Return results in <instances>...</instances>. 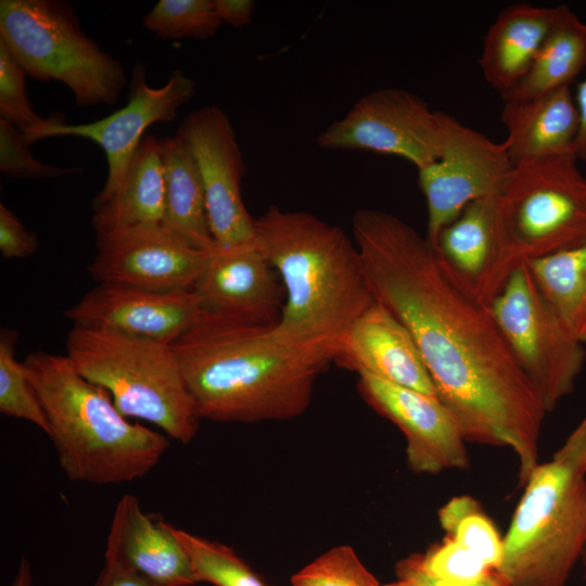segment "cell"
Here are the masks:
<instances>
[{
	"label": "cell",
	"instance_id": "cell-1",
	"mask_svg": "<svg viewBox=\"0 0 586 586\" xmlns=\"http://www.w3.org/2000/svg\"><path fill=\"white\" fill-rule=\"evenodd\" d=\"M354 242L375 302L410 332L467 443L509 447L523 486L539 463L547 410L491 307L454 278L435 247L391 213L364 208Z\"/></svg>",
	"mask_w": 586,
	"mask_h": 586
},
{
	"label": "cell",
	"instance_id": "cell-2",
	"mask_svg": "<svg viewBox=\"0 0 586 586\" xmlns=\"http://www.w3.org/2000/svg\"><path fill=\"white\" fill-rule=\"evenodd\" d=\"M171 347L200 418L217 422L301 416L329 365L282 337L273 323L204 309Z\"/></svg>",
	"mask_w": 586,
	"mask_h": 586
},
{
	"label": "cell",
	"instance_id": "cell-3",
	"mask_svg": "<svg viewBox=\"0 0 586 586\" xmlns=\"http://www.w3.org/2000/svg\"><path fill=\"white\" fill-rule=\"evenodd\" d=\"M254 229L255 242L285 292L275 330L334 362L345 334L374 302L355 242L311 213L277 205L254 218Z\"/></svg>",
	"mask_w": 586,
	"mask_h": 586
},
{
	"label": "cell",
	"instance_id": "cell-4",
	"mask_svg": "<svg viewBox=\"0 0 586 586\" xmlns=\"http://www.w3.org/2000/svg\"><path fill=\"white\" fill-rule=\"evenodd\" d=\"M22 364L68 480L95 485L128 483L158 464L169 437L129 421L110 394L79 374L66 356L39 349Z\"/></svg>",
	"mask_w": 586,
	"mask_h": 586
},
{
	"label": "cell",
	"instance_id": "cell-5",
	"mask_svg": "<svg viewBox=\"0 0 586 586\" xmlns=\"http://www.w3.org/2000/svg\"><path fill=\"white\" fill-rule=\"evenodd\" d=\"M65 356L126 418L152 423L182 444L196 435L201 418L171 345L73 326Z\"/></svg>",
	"mask_w": 586,
	"mask_h": 586
},
{
	"label": "cell",
	"instance_id": "cell-6",
	"mask_svg": "<svg viewBox=\"0 0 586 586\" xmlns=\"http://www.w3.org/2000/svg\"><path fill=\"white\" fill-rule=\"evenodd\" d=\"M523 486L497 572L509 586H565L586 546V475L551 459Z\"/></svg>",
	"mask_w": 586,
	"mask_h": 586
},
{
	"label": "cell",
	"instance_id": "cell-7",
	"mask_svg": "<svg viewBox=\"0 0 586 586\" xmlns=\"http://www.w3.org/2000/svg\"><path fill=\"white\" fill-rule=\"evenodd\" d=\"M0 40L26 75L69 88L80 107L117 102L124 66L85 33L73 7L60 0H1Z\"/></svg>",
	"mask_w": 586,
	"mask_h": 586
},
{
	"label": "cell",
	"instance_id": "cell-8",
	"mask_svg": "<svg viewBox=\"0 0 586 586\" xmlns=\"http://www.w3.org/2000/svg\"><path fill=\"white\" fill-rule=\"evenodd\" d=\"M495 227L511 272L586 242V176L574 155L514 164L494 196Z\"/></svg>",
	"mask_w": 586,
	"mask_h": 586
},
{
	"label": "cell",
	"instance_id": "cell-9",
	"mask_svg": "<svg viewBox=\"0 0 586 586\" xmlns=\"http://www.w3.org/2000/svg\"><path fill=\"white\" fill-rule=\"evenodd\" d=\"M489 307L547 412L552 411L575 388L585 344L546 301L527 264L512 272Z\"/></svg>",
	"mask_w": 586,
	"mask_h": 586
},
{
	"label": "cell",
	"instance_id": "cell-10",
	"mask_svg": "<svg viewBox=\"0 0 586 586\" xmlns=\"http://www.w3.org/2000/svg\"><path fill=\"white\" fill-rule=\"evenodd\" d=\"M195 85L192 78L176 69L165 85L153 88L146 82L143 65L136 64L129 100L124 107L99 120L79 125L66 124L65 117L56 113L21 132L28 145L56 136L85 138L100 145L106 156L107 178L93 201L95 207L110 200L120 188L145 129L154 123L174 120L179 107L195 93Z\"/></svg>",
	"mask_w": 586,
	"mask_h": 586
},
{
	"label": "cell",
	"instance_id": "cell-11",
	"mask_svg": "<svg viewBox=\"0 0 586 586\" xmlns=\"http://www.w3.org/2000/svg\"><path fill=\"white\" fill-rule=\"evenodd\" d=\"M443 140L442 112L419 95L399 88H383L358 99L340 119L317 137L329 150H365L396 155L418 170L434 163Z\"/></svg>",
	"mask_w": 586,
	"mask_h": 586
},
{
	"label": "cell",
	"instance_id": "cell-12",
	"mask_svg": "<svg viewBox=\"0 0 586 586\" xmlns=\"http://www.w3.org/2000/svg\"><path fill=\"white\" fill-rule=\"evenodd\" d=\"M438 158L418 170L428 207L426 239L435 247L442 230L469 204L495 196L514 164L505 142H495L442 112Z\"/></svg>",
	"mask_w": 586,
	"mask_h": 586
},
{
	"label": "cell",
	"instance_id": "cell-13",
	"mask_svg": "<svg viewBox=\"0 0 586 586\" xmlns=\"http://www.w3.org/2000/svg\"><path fill=\"white\" fill-rule=\"evenodd\" d=\"M95 244L88 270L99 284L161 292L192 290L208 255L163 224L98 232Z\"/></svg>",
	"mask_w": 586,
	"mask_h": 586
},
{
	"label": "cell",
	"instance_id": "cell-14",
	"mask_svg": "<svg viewBox=\"0 0 586 586\" xmlns=\"http://www.w3.org/2000/svg\"><path fill=\"white\" fill-rule=\"evenodd\" d=\"M176 136L190 149L198 165L215 246L255 241L254 218L241 194L245 165L226 113L215 105L200 107L184 118Z\"/></svg>",
	"mask_w": 586,
	"mask_h": 586
},
{
	"label": "cell",
	"instance_id": "cell-15",
	"mask_svg": "<svg viewBox=\"0 0 586 586\" xmlns=\"http://www.w3.org/2000/svg\"><path fill=\"white\" fill-rule=\"evenodd\" d=\"M358 391L379 415L393 422L406 440L408 467L416 473L467 470V441L442 402L422 392L359 373Z\"/></svg>",
	"mask_w": 586,
	"mask_h": 586
},
{
	"label": "cell",
	"instance_id": "cell-16",
	"mask_svg": "<svg viewBox=\"0 0 586 586\" xmlns=\"http://www.w3.org/2000/svg\"><path fill=\"white\" fill-rule=\"evenodd\" d=\"M203 311L193 290L150 291L98 284L65 309L74 326L104 329L171 345Z\"/></svg>",
	"mask_w": 586,
	"mask_h": 586
},
{
	"label": "cell",
	"instance_id": "cell-17",
	"mask_svg": "<svg viewBox=\"0 0 586 586\" xmlns=\"http://www.w3.org/2000/svg\"><path fill=\"white\" fill-rule=\"evenodd\" d=\"M192 290L204 310L262 324L278 321L285 300L278 272L255 241L215 246Z\"/></svg>",
	"mask_w": 586,
	"mask_h": 586
},
{
	"label": "cell",
	"instance_id": "cell-18",
	"mask_svg": "<svg viewBox=\"0 0 586 586\" xmlns=\"http://www.w3.org/2000/svg\"><path fill=\"white\" fill-rule=\"evenodd\" d=\"M104 558L105 563L161 586H193L198 583L171 524L146 514L133 494L123 495L115 506Z\"/></svg>",
	"mask_w": 586,
	"mask_h": 586
},
{
	"label": "cell",
	"instance_id": "cell-19",
	"mask_svg": "<svg viewBox=\"0 0 586 586\" xmlns=\"http://www.w3.org/2000/svg\"><path fill=\"white\" fill-rule=\"evenodd\" d=\"M334 362L437 398L410 332L375 301L349 328Z\"/></svg>",
	"mask_w": 586,
	"mask_h": 586
},
{
	"label": "cell",
	"instance_id": "cell-20",
	"mask_svg": "<svg viewBox=\"0 0 586 586\" xmlns=\"http://www.w3.org/2000/svg\"><path fill=\"white\" fill-rule=\"evenodd\" d=\"M435 250L458 283L488 306L512 275L498 243L494 196L469 204L442 230Z\"/></svg>",
	"mask_w": 586,
	"mask_h": 586
},
{
	"label": "cell",
	"instance_id": "cell-21",
	"mask_svg": "<svg viewBox=\"0 0 586 586\" xmlns=\"http://www.w3.org/2000/svg\"><path fill=\"white\" fill-rule=\"evenodd\" d=\"M500 119L513 164L574 155L579 117L571 87L528 100L505 101Z\"/></svg>",
	"mask_w": 586,
	"mask_h": 586
},
{
	"label": "cell",
	"instance_id": "cell-22",
	"mask_svg": "<svg viewBox=\"0 0 586 586\" xmlns=\"http://www.w3.org/2000/svg\"><path fill=\"white\" fill-rule=\"evenodd\" d=\"M559 10L560 5L518 2L506 7L488 27L479 64L486 82L500 95L528 72Z\"/></svg>",
	"mask_w": 586,
	"mask_h": 586
},
{
	"label": "cell",
	"instance_id": "cell-23",
	"mask_svg": "<svg viewBox=\"0 0 586 586\" xmlns=\"http://www.w3.org/2000/svg\"><path fill=\"white\" fill-rule=\"evenodd\" d=\"M165 178L160 139L145 136L136 150L118 191L93 207L95 232L137 225L163 224Z\"/></svg>",
	"mask_w": 586,
	"mask_h": 586
},
{
	"label": "cell",
	"instance_id": "cell-24",
	"mask_svg": "<svg viewBox=\"0 0 586 586\" xmlns=\"http://www.w3.org/2000/svg\"><path fill=\"white\" fill-rule=\"evenodd\" d=\"M160 143L165 178L163 225L192 246L211 253L215 249V241L195 160L177 136L162 138Z\"/></svg>",
	"mask_w": 586,
	"mask_h": 586
},
{
	"label": "cell",
	"instance_id": "cell-25",
	"mask_svg": "<svg viewBox=\"0 0 586 586\" xmlns=\"http://www.w3.org/2000/svg\"><path fill=\"white\" fill-rule=\"evenodd\" d=\"M586 66V23L560 4L558 17L525 76L505 101H523L570 87Z\"/></svg>",
	"mask_w": 586,
	"mask_h": 586
},
{
	"label": "cell",
	"instance_id": "cell-26",
	"mask_svg": "<svg viewBox=\"0 0 586 586\" xmlns=\"http://www.w3.org/2000/svg\"><path fill=\"white\" fill-rule=\"evenodd\" d=\"M527 266L546 301L572 334L586 344V242Z\"/></svg>",
	"mask_w": 586,
	"mask_h": 586
},
{
	"label": "cell",
	"instance_id": "cell-27",
	"mask_svg": "<svg viewBox=\"0 0 586 586\" xmlns=\"http://www.w3.org/2000/svg\"><path fill=\"white\" fill-rule=\"evenodd\" d=\"M437 514L446 536L475 552L491 569H499L504 539L476 499L469 495L453 497Z\"/></svg>",
	"mask_w": 586,
	"mask_h": 586
},
{
	"label": "cell",
	"instance_id": "cell-28",
	"mask_svg": "<svg viewBox=\"0 0 586 586\" xmlns=\"http://www.w3.org/2000/svg\"><path fill=\"white\" fill-rule=\"evenodd\" d=\"M171 531L186 550L198 583L214 586H266L230 547L173 525Z\"/></svg>",
	"mask_w": 586,
	"mask_h": 586
},
{
	"label": "cell",
	"instance_id": "cell-29",
	"mask_svg": "<svg viewBox=\"0 0 586 586\" xmlns=\"http://www.w3.org/2000/svg\"><path fill=\"white\" fill-rule=\"evenodd\" d=\"M18 334L8 328L0 331V411L35 424L49 436L50 428L38 395L15 357Z\"/></svg>",
	"mask_w": 586,
	"mask_h": 586
},
{
	"label": "cell",
	"instance_id": "cell-30",
	"mask_svg": "<svg viewBox=\"0 0 586 586\" xmlns=\"http://www.w3.org/2000/svg\"><path fill=\"white\" fill-rule=\"evenodd\" d=\"M221 24L213 0H160L143 17V26L164 40H205Z\"/></svg>",
	"mask_w": 586,
	"mask_h": 586
},
{
	"label": "cell",
	"instance_id": "cell-31",
	"mask_svg": "<svg viewBox=\"0 0 586 586\" xmlns=\"http://www.w3.org/2000/svg\"><path fill=\"white\" fill-rule=\"evenodd\" d=\"M292 586H381L349 546L317 557L291 578Z\"/></svg>",
	"mask_w": 586,
	"mask_h": 586
},
{
	"label": "cell",
	"instance_id": "cell-32",
	"mask_svg": "<svg viewBox=\"0 0 586 586\" xmlns=\"http://www.w3.org/2000/svg\"><path fill=\"white\" fill-rule=\"evenodd\" d=\"M419 558L430 576L447 585L472 584L496 571L475 552L448 536L424 553H419Z\"/></svg>",
	"mask_w": 586,
	"mask_h": 586
},
{
	"label": "cell",
	"instance_id": "cell-33",
	"mask_svg": "<svg viewBox=\"0 0 586 586\" xmlns=\"http://www.w3.org/2000/svg\"><path fill=\"white\" fill-rule=\"evenodd\" d=\"M25 77L21 64L0 40V119L22 132L44 120L30 103Z\"/></svg>",
	"mask_w": 586,
	"mask_h": 586
},
{
	"label": "cell",
	"instance_id": "cell-34",
	"mask_svg": "<svg viewBox=\"0 0 586 586\" xmlns=\"http://www.w3.org/2000/svg\"><path fill=\"white\" fill-rule=\"evenodd\" d=\"M22 132L13 125L0 119V170L17 179L56 178L81 173L80 167H56L36 160Z\"/></svg>",
	"mask_w": 586,
	"mask_h": 586
},
{
	"label": "cell",
	"instance_id": "cell-35",
	"mask_svg": "<svg viewBox=\"0 0 586 586\" xmlns=\"http://www.w3.org/2000/svg\"><path fill=\"white\" fill-rule=\"evenodd\" d=\"M37 235L26 229L15 214L0 205V252L5 259L25 258L38 249Z\"/></svg>",
	"mask_w": 586,
	"mask_h": 586
},
{
	"label": "cell",
	"instance_id": "cell-36",
	"mask_svg": "<svg viewBox=\"0 0 586 586\" xmlns=\"http://www.w3.org/2000/svg\"><path fill=\"white\" fill-rule=\"evenodd\" d=\"M397 578L407 579L416 586H509L506 579L493 571L479 582L464 585L443 584L430 576L421 566L419 553L410 555L396 564Z\"/></svg>",
	"mask_w": 586,
	"mask_h": 586
},
{
	"label": "cell",
	"instance_id": "cell-37",
	"mask_svg": "<svg viewBox=\"0 0 586 586\" xmlns=\"http://www.w3.org/2000/svg\"><path fill=\"white\" fill-rule=\"evenodd\" d=\"M552 459L586 475V415L553 454Z\"/></svg>",
	"mask_w": 586,
	"mask_h": 586
},
{
	"label": "cell",
	"instance_id": "cell-38",
	"mask_svg": "<svg viewBox=\"0 0 586 586\" xmlns=\"http://www.w3.org/2000/svg\"><path fill=\"white\" fill-rule=\"evenodd\" d=\"M213 7L222 24L242 27L251 23L255 3L252 0H213Z\"/></svg>",
	"mask_w": 586,
	"mask_h": 586
},
{
	"label": "cell",
	"instance_id": "cell-39",
	"mask_svg": "<svg viewBox=\"0 0 586 586\" xmlns=\"http://www.w3.org/2000/svg\"><path fill=\"white\" fill-rule=\"evenodd\" d=\"M94 586H161L141 575L104 563Z\"/></svg>",
	"mask_w": 586,
	"mask_h": 586
},
{
	"label": "cell",
	"instance_id": "cell-40",
	"mask_svg": "<svg viewBox=\"0 0 586 586\" xmlns=\"http://www.w3.org/2000/svg\"><path fill=\"white\" fill-rule=\"evenodd\" d=\"M574 98L579 117V129L574 145V155L577 161L586 162V78L577 85Z\"/></svg>",
	"mask_w": 586,
	"mask_h": 586
},
{
	"label": "cell",
	"instance_id": "cell-41",
	"mask_svg": "<svg viewBox=\"0 0 586 586\" xmlns=\"http://www.w3.org/2000/svg\"><path fill=\"white\" fill-rule=\"evenodd\" d=\"M11 586H34L31 563L26 557H21L16 573Z\"/></svg>",
	"mask_w": 586,
	"mask_h": 586
},
{
	"label": "cell",
	"instance_id": "cell-42",
	"mask_svg": "<svg viewBox=\"0 0 586 586\" xmlns=\"http://www.w3.org/2000/svg\"><path fill=\"white\" fill-rule=\"evenodd\" d=\"M381 586H416V585L407 579L397 578V581H394L387 584H382Z\"/></svg>",
	"mask_w": 586,
	"mask_h": 586
},
{
	"label": "cell",
	"instance_id": "cell-43",
	"mask_svg": "<svg viewBox=\"0 0 586 586\" xmlns=\"http://www.w3.org/2000/svg\"><path fill=\"white\" fill-rule=\"evenodd\" d=\"M581 562L583 564V569H584V579H585V583H586V546L583 550V553H582V557H581Z\"/></svg>",
	"mask_w": 586,
	"mask_h": 586
}]
</instances>
